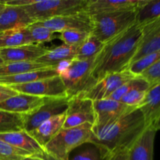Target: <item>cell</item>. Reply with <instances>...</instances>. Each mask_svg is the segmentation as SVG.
I'll list each match as a JSON object with an SVG mask.
<instances>
[{
    "mask_svg": "<svg viewBox=\"0 0 160 160\" xmlns=\"http://www.w3.org/2000/svg\"><path fill=\"white\" fill-rule=\"evenodd\" d=\"M142 39V28L137 23L105 42L94 60L92 74L95 81L111 73L128 70Z\"/></svg>",
    "mask_w": 160,
    "mask_h": 160,
    "instance_id": "1",
    "label": "cell"
},
{
    "mask_svg": "<svg viewBox=\"0 0 160 160\" xmlns=\"http://www.w3.org/2000/svg\"><path fill=\"white\" fill-rule=\"evenodd\" d=\"M147 126L143 113L137 108L107 126L92 129V144L99 150L104 160L114 152L129 149Z\"/></svg>",
    "mask_w": 160,
    "mask_h": 160,
    "instance_id": "2",
    "label": "cell"
},
{
    "mask_svg": "<svg viewBox=\"0 0 160 160\" xmlns=\"http://www.w3.org/2000/svg\"><path fill=\"white\" fill-rule=\"evenodd\" d=\"M93 125L90 123L70 128H62L48 144L44 150L59 159L68 160L70 153L86 143H92Z\"/></svg>",
    "mask_w": 160,
    "mask_h": 160,
    "instance_id": "3",
    "label": "cell"
},
{
    "mask_svg": "<svg viewBox=\"0 0 160 160\" xmlns=\"http://www.w3.org/2000/svg\"><path fill=\"white\" fill-rule=\"evenodd\" d=\"M93 59L80 60L74 59L59 67V76L62 79L69 98L83 95L97 83L92 74Z\"/></svg>",
    "mask_w": 160,
    "mask_h": 160,
    "instance_id": "4",
    "label": "cell"
},
{
    "mask_svg": "<svg viewBox=\"0 0 160 160\" xmlns=\"http://www.w3.org/2000/svg\"><path fill=\"white\" fill-rule=\"evenodd\" d=\"M91 34L105 43L136 23V10L91 16Z\"/></svg>",
    "mask_w": 160,
    "mask_h": 160,
    "instance_id": "5",
    "label": "cell"
},
{
    "mask_svg": "<svg viewBox=\"0 0 160 160\" xmlns=\"http://www.w3.org/2000/svg\"><path fill=\"white\" fill-rule=\"evenodd\" d=\"M88 2V0H33L31 4L23 8L34 22H42L84 11Z\"/></svg>",
    "mask_w": 160,
    "mask_h": 160,
    "instance_id": "6",
    "label": "cell"
},
{
    "mask_svg": "<svg viewBox=\"0 0 160 160\" xmlns=\"http://www.w3.org/2000/svg\"><path fill=\"white\" fill-rule=\"evenodd\" d=\"M69 98H47L45 102L34 112L23 117V130L31 132L42 123L56 116L66 113Z\"/></svg>",
    "mask_w": 160,
    "mask_h": 160,
    "instance_id": "7",
    "label": "cell"
},
{
    "mask_svg": "<svg viewBox=\"0 0 160 160\" xmlns=\"http://www.w3.org/2000/svg\"><path fill=\"white\" fill-rule=\"evenodd\" d=\"M9 87L18 93L27 94L42 98L67 97L66 88L59 75L27 84L10 85Z\"/></svg>",
    "mask_w": 160,
    "mask_h": 160,
    "instance_id": "8",
    "label": "cell"
},
{
    "mask_svg": "<svg viewBox=\"0 0 160 160\" xmlns=\"http://www.w3.org/2000/svg\"><path fill=\"white\" fill-rule=\"evenodd\" d=\"M95 122L93 101L81 95L69 98L68 109L62 128H70L85 123L94 125Z\"/></svg>",
    "mask_w": 160,
    "mask_h": 160,
    "instance_id": "9",
    "label": "cell"
},
{
    "mask_svg": "<svg viewBox=\"0 0 160 160\" xmlns=\"http://www.w3.org/2000/svg\"><path fill=\"white\" fill-rule=\"evenodd\" d=\"M93 105L95 115V124L92 127L93 130L107 126L137 109L127 106L121 102L114 101L109 98L94 101Z\"/></svg>",
    "mask_w": 160,
    "mask_h": 160,
    "instance_id": "10",
    "label": "cell"
},
{
    "mask_svg": "<svg viewBox=\"0 0 160 160\" xmlns=\"http://www.w3.org/2000/svg\"><path fill=\"white\" fill-rule=\"evenodd\" d=\"M134 77L136 76L131 73L128 69L118 73H111L98 81L87 92L80 95L89 98L93 102L106 99L109 98L120 86Z\"/></svg>",
    "mask_w": 160,
    "mask_h": 160,
    "instance_id": "11",
    "label": "cell"
},
{
    "mask_svg": "<svg viewBox=\"0 0 160 160\" xmlns=\"http://www.w3.org/2000/svg\"><path fill=\"white\" fill-rule=\"evenodd\" d=\"M42 23L53 33H61L68 30H81L91 33L92 28L91 16L85 11L54 17L42 21Z\"/></svg>",
    "mask_w": 160,
    "mask_h": 160,
    "instance_id": "12",
    "label": "cell"
},
{
    "mask_svg": "<svg viewBox=\"0 0 160 160\" xmlns=\"http://www.w3.org/2000/svg\"><path fill=\"white\" fill-rule=\"evenodd\" d=\"M48 50V48L42 45L29 44L12 48H0V57L4 63L36 62Z\"/></svg>",
    "mask_w": 160,
    "mask_h": 160,
    "instance_id": "13",
    "label": "cell"
},
{
    "mask_svg": "<svg viewBox=\"0 0 160 160\" xmlns=\"http://www.w3.org/2000/svg\"><path fill=\"white\" fill-rule=\"evenodd\" d=\"M157 130L148 125L128 150V160H153Z\"/></svg>",
    "mask_w": 160,
    "mask_h": 160,
    "instance_id": "14",
    "label": "cell"
},
{
    "mask_svg": "<svg viewBox=\"0 0 160 160\" xmlns=\"http://www.w3.org/2000/svg\"><path fill=\"white\" fill-rule=\"evenodd\" d=\"M140 27L142 39L131 63L146 55L160 50V17Z\"/></svg>",
    "mask_w": 160,
    "mask_h": 160,
    "instance_id": "15",
    "label": "cell"
},
{
    "mask_svg": "<svg viewBox=\"0 0 160 160\" xmlns=\"http://www.w3.org/2000/svg\"><path fill=\"white\" fill-rule=\"evenodd\" d=\"M142 0H88L85 12L88 15L137 10Z\"/></svg>",
    "mask_w": 160,
    "mask_h": 160,
    "instance_id": "16",
    "label": "cell"
},
{
    "mask_svg": "<svg viewBox=\"0 0 160 160\" xmlns=\"http://www.w3.org/2000/svg\"><path fill=\"white\" fill-rule=\"evenodd\" d=\"M47 98L17 93L14 96L0 103V109L12 113L27 115L40 107Z\"/></svg>",
    "mask_w": 160,
    "mask_h": 160,
    "instance_id": "17",
    "label": "cell"
},
{
    "mask_svg": "<svg viewBox=\"0 0 160 160\" xmlns=\"http://www.w3.org/2000/svg\"><path fill=\"white\" fill-rule=\"evenodd\" d=\"M34 22L23 7L6 5L0 13V31L28 28Z\"/></svg>",
    "mask_w": 160,
    "mask_h": 160,
    "instance_id": "18",
    "label": "cell"
},
{
    "mask_svg": "<svg viewBox=\"0 0 160 160\" xmlns=\"http://www.w3.org/2000/svg\"><path fill=\"white\" fill-rule=\"evenodd\" d=\"M65 119L66 113L52 117L42 123L34 131L29 132V134L44 148L45 145L62 129Z\"/></svg>",
    "mask_w": 160,
    "mask_h": 160,
    "instance_id": "19",
    "label": "cell"
},
{
    "mask_svg": "<svg viewBox=\"0 0 160 160\" xmlns=\"http://www.w3.org/2000/svg\"><path fill=\"white\" fill-rule=\"evenodd\" d=\"M77 48L76 47L62 44L52 49L48 48L47 52L36 62L48 67L58 69L62 63L70 62L76 58Z\"/></svg>",
    "mask_w": 160,
    "mask_h": 160,
    "instance_id": "20",
    "label": "cell"
},
{
    "mask_svg": "<svg viewBox=\"0 0 160 160\" xmlns=\"http://www.w3.org/2000/svg\"><path fill=\"white\" fill-rule=\"evenodd\" d=\"M0 139L17 148L29 152L32 154H39L45 152L44 148L24 130L0 134Z\"/></svg>",
    "mask_w": 160,
    "mask_h": 160,
    "instance_id": "21",
    "label": "cell"
},
{
    "mask_svg": "<svg viewBox=\"0 0 160 160\" xmlns=\"http://www.w3.org/2000/svg\"><path fill=\"white\" fill-rule=\"evenodd\" d=\"M148 125H152L160 115V84L150 88L138 107Z\"/></svg>",
    "mask_w": 160,
    "mask_h": 160,
    "instance_id": "22",
    "label": "cell"
},
{
    "mask_svg": "<svg viewBox=\"0 0 160 160\" xmlns=\"http://www.w3.org/2000/svg\"><path fill=\"white\" fill-rule=\"evenodd\" d=\"M58 75H59L58 69L45 68L42 70H35V71L19 73V74L13 75V76L0 78V84L7 86L23 84L39 81V80L52 78V77L58 76Z\"/></svg>",
    "mask_w": 160,
    "mask_h": 160,
    "instance_id": "23",
    "label": "cell"
},
{
    "mask_svg": "<svg viewBox=\"0 0 160 160\" xmlns=\"http://www.w3.org/2000/svg\"><path fill=\"white\" fill-rule=\"evenodd\" d=\"M34 44L28 28L0 31V48Z\"/></svg>",
    "mask_w": 160,
    "mask_h": 160,
    "instance_id": "24",
    "label": "cell"
},
{
    "mask_svg": "<svg viewBox=\"0 0 160 160\" xmlns=\"http://www.w3.org/2000/svg\"><path fill=\"white\" fill-rule=\"evenodd\" d=\"M160 17V0H142L136 10V23L139 26Z\"/></svg>",
    "mask_w": 160,
    "mask_h": 160,
    "instance_id": "25",
    "label": "cell"
},
{
    "mask_svg": "<svg viewBox=\"0 0 160 160\" xmlns=\"http://www.w3.org/2000/svg\"><path fill=\"white\" fill-rule=\"evenodd\" d=\"M45 68H51L38 62H9L0 65V78L13 76L26 72L35 71Z\"/></svg>",
    "mask_w": 160,
    "mask_h": 160,
    "instance_id": "26",
    "label": "cell"
},
{
    "mask_svg": "<svg viewBox=\"0 0 160 160\" xmlns=\"http://www.w3.org/2000/svg\"><path fill=\"white\" fill-rule=\"evenodd\" d=\"M104 43L90 34L88 38L77 48L75 59L80 60L93 59L97 56L102 48Z\"/></svg>",
    "mask_w": 160,
    "mask_h": 160,
    "instance_id": "27",
    "label": "cell"
},
{
    "mask_svg": "<svg viewBox=\"0 0 160 160\" xmlns=\"http://www.w3.org/2000/svg\"><path fill=\"white\" fill-rule=\"evenodd\" d=\"M23 130V115L0 109V134Z\"/></svg>",
    "mask_w": 160,
    "mask_h": 160,
    "instance_id": "28",
    "label": "cell"
},
{
    "mask_svg": "<svg viewBox=\"0 0 160 160\" xmlns=\"http://www.w3.org/2000/svg\"><path fill=\"white\" fill-rule=\"evenodd\" d=\"M33 42L37 45H42L45 42H52L55 38L54 33L45 26L41 21H35L28 27Z\"/></svg>",
    "mask_w": 160,
    "mask_h": 160,
    "instance_id": "29",
    "label": "cell"
},
{
    "mask_svg": "<svg viewBox=\"0 0 160 160\" xmlns=\"http://www.w3.org/2000/svg\"><path fill=\"white\" fill-rule=\"evenodd\" d=\"M159 60H160V50L146 55L131 63L128 70L134 76H140L142 73H144Z\"/></svg>",
    "mask_w": 160,
    "mask_h": 160,
    "instance_id": "30",
    "label": "cell"
},
{
    "mask_svg": "<svg viewBox=\"0 0 160 160\" xmlns=\"http://www.w3.org/2000/svg\"><path fill=\"white\" fill-rule=\"evenodd\" d=\"M32 155L0 139V160H24Z\"/></svg>",
    "mask_w": 160,
    "mask_h": 160,
    "instance_id": "31",
    "label": "cell"
},
{
    "mask_svg": "<svg viewBox=\"0 0 160 160\" xmlns=\"http://www.w3.org/2000/svg\"><path fill=\"white\" fill-rule=\"evenodd\" d=\"M90 34V32L81 30H68L61 32L59 38L64 45L78 48L88 38Z\"/></svg>",
    "mask_w": 160,
    "mask_h": 160,
    "instance_id": "32",
    "label": "cell"
},
{
    "mask_svg": "<svg viewBox=\"0 0 160 160\" xmlns=\"http://www.w3.org/2000/svg\"><path fill=\"white\" fill-rule=\"evenodd\" d=\"M149 88V84L136 88L133 89L132 91L128 92V94H126L121 98L120 102L126 104L127 106L138 108L145 98V95H146L147 92Z\"/></svg>",
    "mask_w": 160,
    "mask_h": 160,
    "instance_id": "33",
    "label": "cell"
},
{
    "mask_svg": "<svg viewBox=\"0 0 160 160\" xmlns=\"http://www.w3.org/2000/svg\"><path fill=\"white\" fill-rule=\"evenodd\" d=\"M149 84L150 88L160 84V60L140 75Z\"/></svg>",
    "mask_w": 160,
    "mask_h": 160,
    "instance_id": "34",
    "label": "cell"
},
{
    "mask_svg": "<svg viewBox=\"0 0 160 160\" xmlns=\"http://www.w3.org/2000/svg\"><path fill=\"white\" fill-rule=\"evenodd\" d=\"M68 160H102L100 155V152L96 147L95 148H87L79 152L72 158Z\"/></svg>",
    "mask_w": 160,
    "mask_h": 160,
    "instance_id": "35",
    "label": "cell"
},
{
    "mask_svg": "<svg viewBox=\"0 0 160 160\" xmlns=\"http://www.w3.org/2000/svg\"><path fill=\"white\" fill-rule=\"evenodd\" d=\"M18 92L14 91L12 88L7 85L0 84V103L3 102L8 98L16 95Z\"/></svg>",
    "mask_w": 160,
    "mask_h": 160,
    "instance_id": "36",
    "label": "cell"
},
{
    "mask_svg": "<svg viewBox=\"0 0 160 160\" xmlns=\"http://www.w3.org/2000/svg\"><path fill=\"white\" fill-rule=\"evenodd\" d=\"M104 160H128V150H120L109 154Z\"/></svg>",
    "mask_w": 160,
    "mask_h": 160,
    "instance_id": "37",
    "label": "cell"
},
{
    "mask_svg": "<svg viewBox=\"0 0 160 160\" xmlns=\"http://www.w3.org/2000/svg\"><path fill=\"white\" fill-rule=\"evenodd\" d=\"M24 160H62V159H58V158L48 154V153H47L45 151L42 153L32 155V156L27 158V159H25Z\"/></svg>",
    "mask_w": 160,
    "mask_h": 160,
    "instance_id": "38",
    "label": "cell"
},
{
    "mask_svg": "<svg viewBox=\"0 0 160 160\" xmlns=\"http://www.w3.org/2000/svg\"><path fill=\"white\" fill-rule=\"evenodd\" d=\"M152 125L155 127V128L157 130V131H160V115L159 116V117L156 119V120L155 121V123H153Z\"/></svg>",
    "mask_w": 160,
    "mask_h": 160,
    "instance_id": "39",
    "label": "cell"
},
{
    "mask_svg": "<svg viewBox=\"0 0 160 160\" xmlns=\"http://www.w3.org/2000/svg\"><path fill=\"white\" fill-rule=\"evenodd\" d=\"M5 6H6V5H5L4 3L0 1V13H1L3 9H4Z\"/></svg>",
    "mask_w": 160,
    "mask_h": 160,
    "instance_id": "40",
    "label": "cell"
},
{
    "mask_svg": "<svg viewBox=\"0 0 160 160\" xmlns=\"http://www.w3.org/2000/svg\"><path fill=\"white\" fill-rule=\"evenodd\" d=\"M3 63H4V62H3L2 59L1 57H0V65H2V64H3Z\"/></svg>",
    "mask_w": 160,
    "mask_h": 160,
    "instance_id": "41",
    "label": "cell"
}]
</instances>
